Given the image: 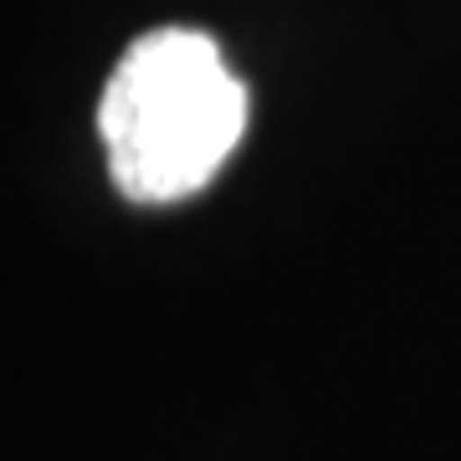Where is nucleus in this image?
<instances>
[{
	"mask_svg": "<svg viewBox=\"0 0 461 461\" xmlns=\"http://www.w3.org/2000/svg\"><path fill=\"white\" fill-rule=\"evenodd\" d=\"M98 133L118 195L169 205L205 190L247 133V87L215 36L195 26L144 32L98 98Z\"/></svg>",
	"mask_w": 461,
	"mask_h": 461,
	"instance_id": "f257e3e1",
	"label": "nucleus"
}]
</instances>
